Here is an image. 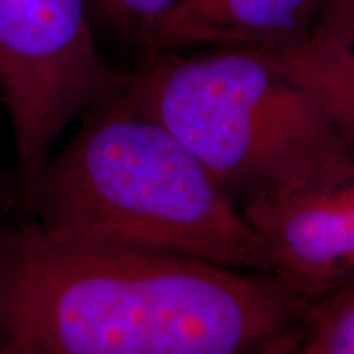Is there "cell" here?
<instances>
[{"mask_svg":"<svg viewBox=\"0 0 354 354\" xmlns=\"http://www.w3.org/2000/svg\"><path fill=\"white\" fill-rule=\"evenodd\" d=\"M291 354H354V286L311 305Z\"/></svg>","mask_w":354,"mask_h":354,"instance_id":"obj_9","label":"cell"},{"mask_svg":"<svg viewBox=\"0 0 354 354\" xmlns=\"http://www.w3.org/2000/svg\"><path fill=\"white\" fill-rule=\"evenodd\" d=\"M325 0H179L158 51L252 48L278 51L315 32Z\"/></svg>","mask_w":354,"mask_h":354,"instance_id":"obj_5","label":"cell"},{"mask_svg":"<svg viewBox=\"0 0 354 354\" xmlns=\"http://www.w3.org/2000/svg\"><path fill=\"white\" fill-rule=\"evenodd\" d=\"M315 30L354 32V0H325Z\"/></svg>","mask_w":354,"mask_h":354,"instance_id":"obj_10","label":"cell"},{"mask_svg":"<svg viewBox=\"0 0 354 354\" xmlns=\"http://www.w3.org/2000/svg\"><path fill=\"white\" fill-rule=\"evenodd\" d=\"M179 0H87L88 18L101 46L136 62L156 53L158 41Z\"/></svg>","mask_w":354,"mask_h":354,"instance_id":"obj_8","label":"cell"},{"mask_svg":"<svg viewBox=\"0 0 354 354\" xmlns=\"http://www.w3.org/2000/svg\"><path fill=\"white\" fill-rule=\"evenodd\" d=\"M93 46L87 0H0V75H57L81 64Z\"/></svg>","mask_w":354,"mask_h":354,"instance_id":"obj_6","label":"cell"},{"mask_svg":"<svg viewBox=\"0 0 354 354\" xmlns=\"http://www.w3.org/2000/svg\"><path fill=\"white\" fill-rule=\"evenodd\" d=\"M22 213L51 232L266 274L241 207L179 140L114 91L28 181Z\"/></svg>","mask_w":354,"mask_h":354,"instance_id":"obj_2","label":"cell"},{"mask_svg":"<svg viewBox=\"0 0 354 354\" xmlns=\"http://www.w3.org/2000/svg\"><path fill=\"white\" fill-rule=\"evenodd\" d=\"M309 309L268 274L0 225V354H291Z\"/></svg>","mask_w":354,"mask_h":354,"instance_id":"obj_1","label":"cell"},{"mask_svg":"<svg viewBox=\"0 0 354 354\" xmlns=\"http://www.w3.org/2000/svg\"><path fill=\"white\" fill-rule=\"evenodd\" d=\"M266 53L354 144V32L315 30L293 48Z\"/></svg>","mask_w":354,"mask_h":354,"instance_id":"obj_7","label":"cell"},{"mask_svg":"<svg viewBox=\"0 0 354 354\" xmlns=\"http://www.w3.org/2000/svg\"><path fill=\"white\" fill-rule=\"evenodd\" d=\"M242 211L266 274L307 304L354 286V144H333Z\"/></svg>","mask_w":354,"mask_h":354,"instance_id":"obj_4","label":"cell"},{"mask_svg":"<svg viewBox=\"0 0 354 354\" xmlns=\"http://www.w3.org/2000/svg\"><path fill=\"white\" fill-rule=\"evenodd\" d=\"M113 91L189 150L241 209L344 140L272 57L252 48L144 55Z\"/></svg>","mask_w":354,"mask_h":354,"instance_id":"obj_3","label":"cell"}]
</instances>
